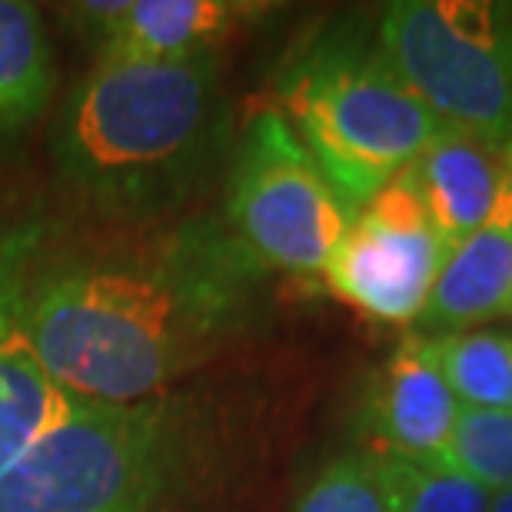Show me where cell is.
I'll list each match as a JSON object with an SVG mask.
<instances>
[{
    "instance_id": "cell-1",
    "label": "cell",
    "mask_w": 512,
    "mask_h": 512,
    "mask_svg": "<svg viewBox=\"0 0 512 512\" xmlns=\"http://www.w3.org/2000/svg\"><path fill=\"white\" fill-rule=\"evenodd\" d=\"M263 273L223 217L120 250L57 260L44 250L27 300L30 340L70 396L140 403L247 323Z\"/></svg>"
},
{
    "instance_id": "cell-2",
    "label": "cell",
    "mask_w": 512,
    "mask_h": 512,
    "mask_svg": "<svg viewBox=\"0 0 512 512\" xmlns=\"http://www.w3.org/2000/svg\"><path fill=\"white\" fill-rule=\"evenodd\" d=\"M227 143L217 54L97 60L64 100L54 160L104 213L153 220L203 187Z\"/></svg>"
},
{
    "instance_id": "cell-3",
    "label": "cell",
    "mask_w": 512,
    "mask_h": 512,
    "mask_svg": "<svg viewBox=\"0 0 512 512\" xmlns=\"http://www.w3.org/2000/svg\"><path fill=\"white\" fill-rule=\"evenodd\" d=\"M276 100L353 213L443 127L389 67L376 34L350 24L326 27L293 50Z\"/></svg>"
},
{
    "instance_id": "cell-4",
    "label": "cell",
    "mask_w": 512,
    "mask_h": 512,
    "mask_svg": "<svg viewBox=\"0 0 512 512\" xmlns=\"http://www.w3.org/2000/svg\"><path fill=\"white\" fill-rule=\"evenodd\" d=\"M190 459L183 403L74 406L0 473V512H173Z\"/></svg>"
},
{
    "instance_id": "cell-5",
    "label": "cell",
    "mask_w": 512,
    "mask_h": 512,
    "mask_svg": "<svg viewBox=\"0 0 512 512\" xmlns=\"http://www.w3.org/2000/svg\"><path fill=\"white\" fill-rule=\"evenodd\" d=\"M376 40L443 127L512 130V4L396 0L383 10Z\"/></svg>"
},
{
    "instance_id": "cell-6",
    "label": "cell",
    "mask_w": 512,
    "mask_h": 512,
    "mask_svg": "<svg viewBox=\"0 0 512 512\" xmlns=\"http://www.w3.org/2000/svg\"><path fill=\"white\" fill-rule=\"evenodd\" d=\"M353 210L276 107L253 110L233 143L223 223L266 270L313 276Z\"/></svg>"
},
{
    "instance_id": "cell-7",
    "label": "cell",
    "mask_w": 512,
    "mask_h": 512,
    "mask_svg": "<svg viewBox=\"0 0 512 512\" xmlns=\"http://www.w3.org/2000/svg\"><path fill=\"white\" fill-rule=\"evenodd\" d=\"M446 253L409 163L353 213L323 280L336 300L370 320L413 323L426 310Z\"/></svg>"
},
{
    "instance_id": "cell-8",
    "label": "cell",
    "mask_w": 512,
    "mask_h": 512,
    "mask_svg": "<svg viewBox=\"0 0 512 512\" xmlns=\"http://www.w3.org/2000/svg\"><path fill=\"white\" fill-rule=\"evenodd\" d=\"M40 253L37 227L0 217V473L77 399L54 383L30 340L27 300Z\"/></svg>"
},
{
    "instance_id": "cell-9",
    "label": "cell",
    "mask_w": 512,
    "mask_h": 512,
    "mask_svg": "<svg viewBox=\"0 0 512 512\" xmlns=\"http://www.w3.org/2000/svg\"><path fill=\"white\" fill-rule=\"evenodd\" d=\"M459 416V399L439 373L433 340L409 333L376 370L363 403L366 456L443 459Z\"/></svg>"
},
{
    "instance_id": "cell-10",
    "label": "cell",
    "mask_w": 512,
    "mask_h": 512,
    "mask_svg": "<svg viewBox=\"0 0 512 512\" xmlns=\"http://www.w3.org/2000/svg\"><path fill=\"white\" fill-rule=\"evenodd\" d=\"M413 173L449 250L486 223L512 220V130L439 127Z\"/></svg>"
},
{
    "instance_id": "cell-11",
    "label": "cell",
    "mask_w": 512,
    "mask_h": 512,
    "mask_svg": "<svg viewBox=\"0 0 512 512\" xmlns=\"http://www.w3.org/2000/svg\"><path fill=\"white\" fill-rule=\"evenodd\" d=\"M74 14L97 44V60H193L217 54L260 4L237 0H117L77 4Z\"/></svg>"
},
{
    "instance_id": "cell-12",
    "label": "cell",
    "mask_w": 512,
    "mask_h": 512,
    "mask_svg": "<svg viewBox=\"0 0 512 512\" xmlns=\"http://www.w3.org/2000/svg\"><path fill=\"white\" fill-rule=\"evenodd\" d=\"M512 300V220L486 223L446 253L443 270L419 316L423 336L476 330L509 313Z\"/></svg>"
},
{
    "instance_id": "cell-13",
    "label": "cell",
    "mask_w": 512,
    "mask_h": 512,
    "mask_svg": "<svg viewBox=\"0 0 512 512\" xmlns=\"http://www.w3.org/2000/svg\"><path fill=\"white\" fill-rule=\"evenodd\" d=\"M54 90V54L37 7L0 0V133L30 124Z\"/></svg>"
},
{
    "instance_id": "cell-14",
    "label": "cell",
    "mask_w": 512,
    "mask_h": 512,
    "mask_svg": "<svg viewBox=\"0 0 512 512\" xmlns=\"http://www.w3.org/2000/svg\"><path fill=\"white\" fill-rule=\"evenodd\" d=\"M446 386L469 409H512V333L476 330L429 336Z\"/></svg>"
},
{
    "instance_id": "cell-15",
    "label": "cell",
    "mask_w": 512,
    "mask_h": 512,
    "mask_svg": "<svg viewBox=\"0 0 512 512\" xmlns=\"http://www.w3.org/2000/svg\"><path fill=\"white\" fill-rule=\"evenodd\" d=\"M366 459L380 483L386 512H489L493 493L443 459Z\"/></svg>"
},
{
    "instance_id": "cell-16",
    "label": "cell",
    "mask_w": 512,
    "mask_h": 512,
    "mask_svg": "<svg viewBox=\"0 0 512 512\" xmlns=\"http://www.w3.org/2000/svg\"><path fill=\"white\" fill-rule=\"evenodd\" d=\"M446 463L489 493L512 489V409L459 406Z\"/></svg>"
},
{
    "instance_id": "cell-17",
    "label": "cell",
    "mask_w": 512,
    "mask_h": 512,
    "mask_svg": "<svg viewBox=\"0 0 512 512\" xmlns=\"http://www.w3.org/2000/svg\"><path fill=\"white\" fill-rule=\"evenodd\" d=\"M293 512H386L370 459L363 453L333 459L306 483Z\"/></svg>"
},
{
    "instance_id": "cell-18",
    "label": "cell",
    "mask_w": 512,
    "mask_h": 512,
    "mask_svg": "<svg viewBox=\"0 0 512 512\" xmlns=\"http://www.w3.org/2000/svg\"><path fill=\"white\" fill-rule=\"evenodd\" d=\"M489 512H512V489H503L489 499Z\"/></svg>"
},
{
    "instance_id": "cell-19",
    "label": "cell",
    "mask_w": 512,
    "mask_h": 512,
    "mask_svg": "<svg viewBox=\"0 0 512 512\" xmlns=\"http://www.w3.org/2000/svg\"><path fill=\"white\" fill-rule=\"evenodd\" d=\"M509 313H512V300H509Z\"/></svg>"
}]
</instances>
